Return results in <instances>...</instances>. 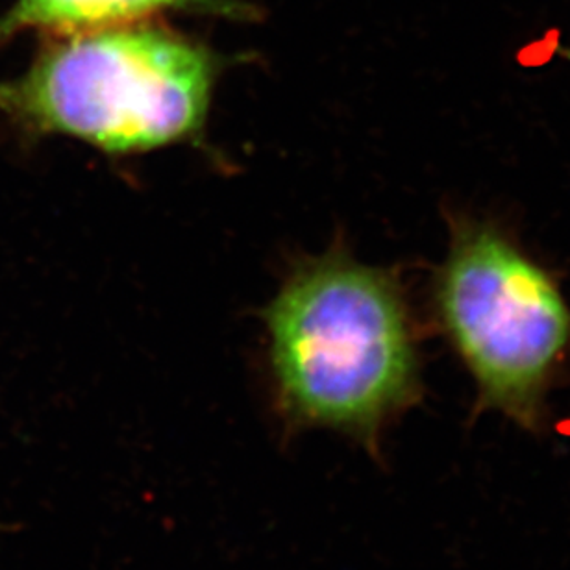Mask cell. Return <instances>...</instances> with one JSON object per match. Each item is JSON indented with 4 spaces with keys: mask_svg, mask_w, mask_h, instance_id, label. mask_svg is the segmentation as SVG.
Returning a JSON list of instances; mask_svg holds the SVG:
<instances>
[{
    "mask_svg": "<svg viewBox=\"0 0 570 570\" xmlns=\"http://www.w3.org/2000/svg\"><path fill=\"white\" fill-rule=\"evenodd\" d=\"M275 407L287 432L330 430L380 455L423 399L419 332L395 273L343 250L291 273L265 312Z\"/></svg>",
    "mask_w": 570,
    "mask_h": 570,
    "instance_id": "6da1fadb",
    "label": "cell"
},
{
    "mask_svg": "<svg viewBox=\"0 0 570 570\" xmlns=\"http://www.w3.org/2000/svg\"><path fill=\"white\" fill-rule=\"evenodd\" d=\"M223 60L156 22L50 33L21 77L0 82V114L30 136H63L114 156L198 142Z\"/></svg>",
    "mask_w": 570,
    "mask_h": 570,
    "instance_id": "7a4b0ae2",
    "label": "cell"
},
{
    "mask_svg": "<svg viewBox=\"0 0 570 570\" xmlns=\"http://www.w3.org/2000/svg\"><path fill=\"white\" fill-rule=\"evenodd\" d=\"M449 253L432 282L433 317L476 387L474 412L541 432L570 362V306L550 271L504 228L449 214Z\"/></svg>",
    "mask_w": 570,
    "mask_h": 570,
    "instance_id": "3957f363",
    "label": "cell"
},
{
    "mask_svg": "<svg viewBox=\"0 0 570 570\" xmlns=\"http://www.w3.org/2000/svg\"><path fill=\"white\" fill-rule=\"evenodd\" d=\"M164 11L247 19L250 6L236 0H16L0 17V47L27 30L82 32L125 22L147 21Z\"/></svg>",
    "mask_w": 570,
    "mask_h": 570,
    "instance_id": "277c9868",
    "label": "cell"
}]
</instances>
